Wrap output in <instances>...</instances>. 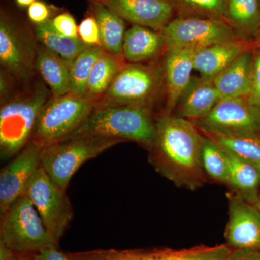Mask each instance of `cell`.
<instances>
[{"label": "cell", "mask_w": 260, "mask_h": 260, "mask_svg": "<svg viewBox=\"0 0 260 260\" xmlns=\"http://www.w3.org/2000/svg\"><path fill=\"white\" fill-rule=\"evenodd\" d=\"M203 138L194 122L164 113L156 117V136L149 162L176 186L194 191L208 176L202 164Z\"/></svg>", "instance_id": "1"}, {"label": "cell", "mask_w": 260, "mask_h": 260, "mask_svg": "<svg viewBox=\"0 0 260 260\" xmlns=\"http://www.w3.org/2000/svg\"><path fill=\"white\" fill-rule=\"evenodd\" d=\"M52 96L39 77L1 102L0 157L3 161L14 158L30 143L40 113Z\"/></svg>", "instance_id": "2"}, {"label": "cell", "mask_w": 260, "mask_h": 260, "mask_svg": "<svg viewBox=\"0 0 260 260\" xmlns=\"http://www.w3.org/2000/svg\"><path fill=\"white\" fill-rule=\"evenodd\" d=\"M88 136L133 141L149 149L156 136V117L151 108L98 103L85 121L63 140Z\"/></svg>", "instance_id": "3"}, {"label": "cell", "mask_w": 260, "mask_h": 260, "mask_svg": "<svg viewBox=\"0 0 260 260\" xmlns=\"http://www.w3.org/2000/svg\"><path fill=\"white\" fill-rule=\"evenodd\" d=\"M38 42L34 29L9 10L0 13V64L18 88L37 76L35 64Z\"/></svg>", "instance_id": "4"}, {"label": "cell", "mask_w": 260, "mask_h": 260, "mask_svg": "<svg viewBox=\"0 0 260 260\" xmlns=\"http://www.w3.org/2000/svg\"><path fill=\"white\" fill-rule=\"evenodd\" d=\"M0 242L16 254L34 255L58 243L48 232L35 206L22 194L0 215Z\"/></svg>", "instance_id": "5"}, {"label": "cell", "mask_w": 260, "mask_h": 260, "mask_svg": "<svg viewBox=\"0 0 260 260\" xmlns=\"http://www.w3.org/2000/svg\"><path fill=\"white\" fill-rule=\"evenodd\" d=\"M122 140L107 137L88 136L63 140L42 148L41 167L61 190L85 162L96 158Z\"/></svg>", "instance_id": "6"}, {"label": "cell", "mask_w": 260, "mask_h": 260, "mask_svg": "<svg viewBox=\"0 0 260 260\" xmlns=\"http://www.w3.org/2000/svg\"><path fill=\"white\" fill-rule=\"evenodd\" d=\"M97 104L72 92L51 96L43 107L30 142L43 148L61 141L85 121Z\"/></svg>", "instance_id": "7"}, {"label": "cell", "mask_w": 260, "mask_h": 260, "mask_svg": "<svg viewBox=\"0 0 260 260\" xmlns=\"http://www.w3.org/2000/svg\"><path fill=\"white\" fill-rule=\"evenodd\" d=\"M164 83V70L156 65L126 63L99 103L153 109Z\"/></svg>", "instance_id": "8"}, {"label": "cell", "mask_w": 260, "mask_h": 260, "mask_svg": "<svg viewBox=\"0 0 260 260\" xmlns=\"http://www.w3.org/2000/svg\"><path fill=\"white\" fill-rule=\"evenodd\" d=\"M168 52L198 51L236 38L234 27L222 19L199 16L174 18L162 30Z\"/></svg>", "instance_id": "9"}, {"label": "cell", "mask_w": 260, "mask_h": 260, "mask_svg": "<svg viewBox=\"0 0 260 260\" xmlns=\"http://www.w3.org/2000/svg\"><path fill=\"white\" fill-rule=\"evenodd\" d=\"M23 194L31 200L48 232L59 243L74 217L67 191L56 186L41 167L29 181Z\"/></svg>", "instance_id": "10"}, {"label": "cell", "mask_w": 260, "mask_h": 260, "mask_svg": "<svg viewBox=\"0 0 260 260\" xmlns=\"http://www.w3.org/2000/svg\"><path fill=\"white\" fill-rule=\"evenodd\" d=\"M194 124L207 135L260 136V110L248 98H225Z\"/></svg>", "instance_id": "11"}, {"label": "cell", "mask_w": 260, "mask_h": 260, "mask_svg": "<svg viewBox=\"0 0 260 260\" xmlns=\"http://www.w3.org/2000/svg\"><path fill=\"white\" fill-rule=\"evenodd\" d=\"M232 249L226 244L199 246L177 249H95L68 252L71 260H230Z\"/></svg>", "instance_id": "12"}, {"label": "cell", "mask_w": 260, "mask_h": 260, "mask_svg": "<svg viewBox=\"0 0 260 260\" xmlns=\"http://www.w3.org/2000/svg\"><path fill=\"white\" fill-rule=\"evenodd\" d=\"M42 148L28 143L0 172V215L23 194L29 181L41 167Z\"/></svg>", "instance_id": "13"}, {"label": "cell", "mask_w": 260, "mask_h": 260, "mask_svg": "<svg viewBox=\"0 0 260 260\" xmlns=\"http://www.w3.org/2000/svg\"><path fill=\"white\" fill-rule=\"evenodd\" d=\"M229 222L225 229L228 245L235 249L260 248V210L246 203L237 192L228 193Z\"/></svg>", "instance_id": "14"}, {"label": "cell", "mask_w": 260, "mask_h": 260, "mask_svg": "<svg viewBox=\"0 0 260 260\" xmlns=\"http://www.w3.org/2000/svg\"><path fill=\"white\" fill-rule=\"evenodd\" d=\"M102 3L123 20L155 31H162L176 11L169 0H104Z\"/></svg>", "instance_id": "15"}, {"label": "cell", "mask_w": 260, "mask_h": 260, "mask_svg": "<svg viewBox=\"0 0 260 260\" xmlns=\"http://www.w3.org/2000/svg\"><path fill=\"white\" fill-rule=\"evenodd\" d=\"M257 48L254 44L237 39L213 44L196 51L194 68L201 77L213 79L246 51Z\"/></svg>", "instance_id": "16"}, {"label": "cell", "mask_w": 260, "mask_h": 260, "mask_svg": "<svg viewBox=\"0 0 260 260\" xmlns=\"http://www.w3.org/2000/svg\"><path fill=\"white\" fill-rule=\"evenodd\" d=\"M196 51L188 49L168 52L164 67L167 97L166 114H171L177 108L181 95L190 83Z\"/></svg>", "instance_id": "17"}, {"label": "cell", "mask_w": 260, "mask_h": 260, "mask_svg": "<svg viewBox=\"0 0 260 260\" xmlns=\"http://www.w3.org/2000/svg\"><path fill=\"white\" fill-rule=\"evenodd\" d=\"M221 99L213 79L192 77L178 103L179 117L196 121L208 115Z\"/></svg>", "instance_id": "18"}, {"label": "cell", "mask_w": 260, "mask_h": 260, "mask_svg": "<svg viewBox=\"0 0 260 260\" xmlns=\"http://www.w3.org/2000/svg\"><path fill=\"white\" fill-rule=\"evenodd\" d=\"M71 61L38 42L35 69L50 90L53 97L70 93Z\"/></svg>", "instance_id": "19"}, {"label": "cell", "mask_w": 260, "mask_h": 260, "mask_svg": "<svg viewBox=\"0 0 260 260\" xmlns=\"http://www.w3.org/2000/svg\"><path fill=\"white\" fill-rule=\"evenodd\" d=\"M254 50L243 53L232 64L213 78V83L221 99L249 97Z\"/></svg>", "instance_id": "20"}, {"label": "cell", "mask_w": 260, "mask_h": 260, "mask_svg": "<svg viewBox=\"0 0 260 260\" xmlns=\"http://www.w3.org/2000/svg\"><path fill=\"white\" fill-rule=\"evenodd\" d=\"M165 47L162 31L133 25L126 31L123 57L127 63H144L155 59Z\"/></svg>", "instance_id": "21"}, {"label": "cell", "mask_w": 260, "mask_h": 260, "mask_svg": "<svg viewBox=\"0 0 260 260\" xmlns=\"http://www.w3.org/2000/svg\"><path fill=\"white\" fill-rule=\"evenodd\" d=\"M90 13L95 17L99 24L102 47L112 55L123 57L125 20L101 2H90Z\"/></svg>", "instance_id": "22"}, {"label": "cell", "mask_w": 260, "mask_h": 260, "mask_svg": "<svg viewBox=\"0 0 260 260\" xmlns=\"http://www.w3.org/2000/svg\"><path fill=\"white\" fill-rule=\"evenodd\" d=\"M125 64L124 58L118 57L105 51L93 66L84 98L100 102L110 88L116 75Z\"/></svg>", "instance_id": "23"}, {"label": "cell", "mask_w": 260, "mask_h": 260, "mask_svg": "<svg viewBox=\"0 0 260 260\" xmlns=\"http://www.w3.org/2000/svg\"><path fill=\"white\" fill-rule=\"evenodd\" d=\"M34 29L39 44L66 60L73 61L81 51L90 47L80 37L68 38L61 35L54 28L51 20L44 23L34 25Z\"/></svg>", "instance_id": "24"}, {"label": "cell", "mask_w": 260, "mask_h": 260, "mask_svg": "<svg viewBox=\"0 0 260 260\" xmlns=\"http://www.w3.org/2000/svg\"><path fill=\"white\" fill-rule=\"evenodd\" d=\"M225 19L246 34H255L260 28V0H226Z\"/></svg>", "instance_id": "25"}, {"label": "cell", "mask_w": 260, "mask_h": 260, "mask_svg": "<svg viewBox=\"0 0 260 260\" xmlns=\"http://www.w3.org/2000/svg\"><path fill=\"white\" fill-rule=\"evenodd\" d=\"M105 51L102 47H89L81 51L71 61L70 92L79 96H85L88 79L93 66Z\"/></svg>", "instance_id": "26"}, {"label": "cell", "mask_w": 260, "mask_h": 260, "mask_svg": "<svg viewBox=\"0 0 260 260\" xmlns=\"http://www.w3.org/2000/svg\"><path fill=\"white\" fill-rule=\"evenodd\" d=\"M224 150L226 153L229 161V186H232L234 191L242 196L253 194L260 184V171L225 149Z\"/></svg>", "instance_id": "27"}, {"label": "cell", "mask_w": 260, "mask_h": 260, "mask_svg": "<svg viewBox=\"0 0 260 260\" xmlns=\"http://www.w3.org/2000/svg\"><path fill=\"white\" fill-rule=\"evenodd\" d=\"M202 164L208 177L217 182L230 185L226 153L216 142L208 136L203 138Z\"/></svg>", "instance_id": "28"}, {"label": "cell", "mask_w": 260, "mask_h": 260, "mask_svg": "<svg viewBox=\"0 0 260 260\" xmlns=\"http://www.w3.org/2000/svg\"><path fill=\"white\" fill-rule=\"evenodd\" d=\"M237 158L260 171V136H221L207 135Z\"/></svg>", "instance_id": "29"}, {"label": "cell", "mask_w": 260, "mask_h": 260, "mask_svg": "<svg viewBox=\"0 0 260 260\" xmlns=\"http://www.w3.org/2000/svg\"><path fill=\"white\" fill-rule=\"evenodd\" d=\"M174 8L190 12L200 17L225 20L226 0H169ZM226 21V20H225Z\"/></svg>", "instance_id": "30"}, {"label": "cell", "mask_w": 260, "mask_h": 260, "mask_svg": "<svg viewBox=\"0 0 260 260\" xmlns=\"http://www.w3.org/2000/svg\"><path fill=\"white\" fill-rule=\"evenodd\" d=\"M78 36L87 45L102 47L99 24L93 15L90 14L82 20L78 25Z\"/></svg>", "instance_id": "31"}, {"label": "cell", "mask_w": 260, "mask_h": 260, "mask_svg": "<svg viewBox=\"0 0 260 260\" xmlns=\"http://www.w3.org/2000/svg\"><path fill=\"white\" fill-rule=\"evenodd\" d=\"M51 24L56 31L64 37L78 38V26L74 17L68 12L56 15L51 20Z\"/></svg>", "instance_id": "32"}, {"label": "cell", "mask_w": 260, "mask_h": 260, "mask_svg": "<svg viewBox=\"0 0 260 260\" xmlns=\"http://www.w3.org/2000/svg\"><path fill=\"white\" fill-rule=\"evenodd\" d=\"M249 102L260 110V49L253 51L252 72Z\"/></svg>", "instance_id": "33"}, {"label": "cell", "mask_w": 260, "mask_h": 260, "mask_svg": "<svg viewBox=\"0 0 260 260\" xmlns=\"http://www.w3.org/2000/svg\"><path fill=\"white\" fill-rule=\"evenodd\" d=\"M54 8L42 1H36L28 8V17L34 25L46 23L51 20Z\"/></svg>", "instance_id": "34"}, {"label": "cell", "mask_w": 260, "mask_h": 260, "mask_svg": "<svg viewBox=\"0 0 260 260\" xmlns=\"http://www.w3.org/2000/svg\"><path fill=\"white\" fill-rule=\"evenodd\" d=\"M32 256L34 260H71L67 254L58 250V247L49 248Z\"/></svg>", "instance_id": "35"}, {"label": "cell", "mask_w": 260, "mask_h": 260, "mask_svg": "<svg viewBox=\"0 0 260 260\" xmlns=\"http://www.w3.org/2000/svg\"><path fill=\"white\" fill-rule=\"evenodd\" d=\"M256 249H236L232 251L230 260H260V253Z\"/></svg>", "instance_id": "36"}, {"label": "cell", "mask_w": 260, "mask_h": 260, "mask_svg": "<svg viewBox=\"0 0 260 260\" xmlns=\"http://www.w3.org/2000/svg\"><path fill=\"white\" fill-rule=\"evenodd\" d=\"M15 256V253L0 242V260H13Z\"/></svg>", "instance_id": "37"}, {"label": "cell", "mask_w": 260, "mask_h": 260, "mask_svg": "<svg viewBox=\"0 0 260 260\" xmlns=\"http://www.w3.org/2000/svg\"><path fill=\"white\" fill-rule=\"evenodd\" d=\"M37 0H15V3L20 8H28Z\"/></svg>", "instance_id": "38"}, {"label": "cell", "mask_w": 260, "mask_h": 260, "mask_svg": "<svg viewBox=\"0 0 260 260\" xmlns=\"http://www.w3.org/2000/svg\"><path fill=\"white\" fill-rule=\"evenodd\" d=\"M13 260H34L32 255H25V254H16Z\"/></svg>", "instance_id": "39"}, {"label": "cell", "mask_w": 260, "mask_h": 260, "mask_svg": "<svg viewBox=\"0 0 260 260\" xmlns=\"http://www.w3.org/2000/svg\"><path fill=\"white\" fill-rule=\"evenodd\" d=\"M256 37V46H257V48L260 49V28L256 30L255 34H254Z\"/></svg>", "instance_id": "40"}, {"label": "cell", "mask_w": 260, "mask_h": 260, "mask_svg": "<svg viewBox=\"0 0 260 260\" xmlns=\"http://www.w3.org/2000/svg\"><path fill=\"white\" fill-rule=\"evenodd\" d=\"M91 1H97V2H101V3H102L104 0H91Z\"/></svg>", "instance_id": "41"}, {"label": "cell", "mask_w": 260, "mask_h": 260, "mask_svg": "<svg viewBox=\"0 0 260 260\" xmlns=\"http://www.w3.org/2000/svg\"><path fill=\"white\" fill-rule=\"evenodd\" d=\"M258 208H259V210H260V202L258 203Z\"/></svg>", "instance_id": "42"}]
</instances>
